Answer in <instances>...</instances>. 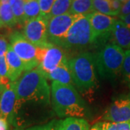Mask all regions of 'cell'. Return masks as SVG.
Returning a JSON list of instances; mask_svg holds the SVG:
<instances>
[{"mask_svg":"<svg viewBox=\"0 0 130 130\" xmlns=\"http://www.w3.org/2000/svg\"><path fill=\"white\" fill-rule=\"evenodd\" d=\"M51 88L43 72L38 67L25 71L16 81L14 120L17 113L23 109L48 108L51 105Z\"/></svg>","mask_w":130,"mask_h":130,"instance_id":"1","label":"cell"},{"mask_svg":"<svg viewBox=\"0 0 130 130\" xmlns=\"http://www.w3.org/2000/svg\"><path fill=\"white\" fill-rule=\"evenodd\" d=\"M51 92L52 108L59 117L79 118L85 116V103L73 85L52 81Z\"/></svg>","mask_w":130,"mask_h":130,"instance_id":"2","label":"cell"},{"mask_svg":"<svg viewBox=\"0 0 130 130\" xmlns=\"http://www.w3.org/2000/svg\"><path fill=\"white\" fill-rule=\"evenodd\" d=\"M124 56V49L108 43L94 54L95 69L103 79H116L121 74Z\"/></svg>","mask_w":130,"mask_h":130,"instance_id":"3","label":"cell"},{"mask_svg":"<svg viewBox=\"0 0 130 130\" xmlns=\"http://www.w3.org/2000/svg\"><path fill=\"white\" fill-rule=\"evenodd\" d=\"M73 83L80 90H90L95 88L97 78L94 55L82 52L68 61Z\"/></svg>","mask_w":130,"mask_h":130,"instance_id":"4","label":"cell"},{"mask_svg":"<svg viewBox=\"0 0 130 130\" xmlns=\"http://www.w3.org/2000/svg\"><path fill=\"white\" fill-rule=\"evenodd\" d=\"M95 43L88 15H82L71 27L58 46L64 50L77 51Z\"/></svg>","mask_w":130,"mask_h":130,"instance_id":"5","label":"cell"},{"mask_svg":"<svg viewBox=\"0 0 130 130\" xmlns=\"http://www.w3.org/2000/svg\"><path fill=\"white\" fill-rule=\"evenodd\" d=\"M9 42L16 54L23 62L25 72L32 70L38 67L46 48H41L34 46L28 41L22 32L19 31L10 33Z\"/></svg>","mask_w":130,"mask_h":130,"instance_id":"6","label":"cell"},{"mask_svg":"<svg viewBox=\"0 0 130 130\" xmlns=\"http://www.w3.org/2000/svg\"><path fill=\"white\" fill-rule=\"evenodd\" d=\"M22 33L28 41L38 48H46L51 44L48 38V20L44 17L26 22Z\"/></svg>","mask_w":130,"mask_h":130,"instance_id":"7","label":"cell"},{"mask_svg":"<svg viewBox=\"0 0 130 130\" xmlns=\"http://www.w3.org/2000/svg\"><path fill=\"white\" fill-rule=\"evenodd\" d=\"M81 16L80 14L68 13L48 19V38L49 43L59 46L73 24Z\"/></svg>","mask_w":130,"mask_h":130,"instance_id":"8","label":"cell"},{"mask_svg":"<svg viewBox=\"0 0 130 130\" xmlns=\"http://www.w3.org/2000/svg\"><path fill=\"white\" fill-rule=\"evenodd\" d=\"M68 59L66 56L64 49L61 47L51 43L46 48L44 55L42 58L38 68L41 70L43 74L50 73L61 64L67 62Z\"/></svg>","mask_w":130,"mask_h":130,"instance_id":"9","label":"cell"},{"mask_svg":"<svg viewBox=\"0 0 130 130\" xmlns=\"http://www.w3.org/2000/svg\"><path fill=\"white\" fill-rule=\"evenodd\" d=\"M110 122L130 121V95H124L114 100L103 116Z\"/></svg>","mask_w":130,"mask_h":130,"instance_id":"10","label":"cell"},{"mask_svg":"<svg viewBox=\"0 0 130 130\" xmlns=\"http://www.w3.org/2000/svg\"><path fill=\"white\" fill-rule=\"evenodd\" d=\"M95 42L102 37H110L113 25L119 20L116 17L109 16L99 12L89 14Z\"/></svg>","mask_w":130,"mask_h":130,"instance_id":"11","label":"cell"},{"mask_svg":"<svg viewBox=\"0 0 130 130\" xmlns=\"http://www.w3.org/2000/svg\"><path fill=\"white\" fill-rule=\"evenodd\" d=\"M16 103V82H9L0 95V118L13 123Z\"/></svg>","mask_w":130,"mask_h":130,"instance_id":"12","label":"cell"},{"mask_svg":"<svg viewBox=\"0 0 130 130\" xmlns=\"http://www.w3.org/2000/svg\"><path fill=\"white\" fill-rule=\"evenodd\" d=\"M111 42L124 51L130 50V29L121 20L116 21L112 29L110 36Z\"/></svg>","mask_w":130,"mask_h":130,"instance_id":"13","label":"cell"},{"mask_svg":"<svg viewBox=\"0 0 130 130\" xmlns=\"http://www.w3.org/2000/svg\"><path fill=\"white\" fill-rule=\"evenodd\" d=\"M8 68V77L10 82L14 83L23 75L25 71V65L12 46L9 44L8 50L5 54Z\"/></svg>","mask_w":130,"mask_h":130,"instance_id":"14","label":"cell"},{"mask_svg":"<svg viewBox=\"0 0 130 130\" xmlns=\"http://www.w3.org/2000/svg\"><path fill=\"white\" fill-rule=\"evenodd\" d=\"M55 130H90L88 121L82 118L69 117L55 121Z\"/></svg>","mask_w":130,"mask_h":130,"instance_id":"15","label":"cell"},{"mask_svg":"<svg viewBox=\"0 0 130 130\" xmlns=\"http://www.w3.org/2000/svg\"><path fill=\"white\" fill-rule=\"evenodd\" d=\"M46 77L47 79H51V81H56L60 83L73 85L68 61L61 64L50 73L46 74Z\"/></svg>","mask_w":130,"mask_h":130,"instance_id":"16","label":"cell"},{"mask_svg":"<svg viewBox=\"0 0 130 130\" xmlns=\"http://www.w3.org/2000/svg\"><path fill=\"white\" fill-rule=\"evenodd\" d=\"M95 12L93 0H73L70 13L80 15H88Z\"/></svg>","mask_w":130,"mask_h":130,"instance_id":"17","label":"cell"},{"mask_svg":"<svg viewBox=\"0 0 130 130\" xmlns=\"http://www.w3.org/2000/svg\"><path fill=\"white\" fill-rule=\"evenodd\" d=\"M0 18L5 27L13 28L18 25L12 7L9 3L0 2Z\"/></svg>","mask_w":130,"mask_h":130,"instance_id":"18","label":"cell"},{"mask_svg":"<svg viewBox=\"0 0 130 130\" xmlns=\"http://www.w3.org/2000/svg\"><path fill=\"white\" fill-rule=\"evenodd\" d=\"M41 16L38 0H27L24 8L25 23L29 20L38 18Z\"/></svg>","mask_w":130,"mask_h":130,"instance_id":"19","label":"cell"},{"mask_svg":"<svg viewBox=\"0 0 130 130\" xmlns=\"http://www.w3.org/2000/svg\"><path fill=\"white\" fill-rule=\"evenodd\" d=\"M72 0H56L51 8L48 20L56 16L70 13Z\"/></svg>","mask_w":130,"mask_h":130,"instance_id":"20","label":"cell"},{"mask_svg":"<svg viewBox=\"0 0 130 130\" xmlns=\"http://www.w3.org/2000/svg\"><path fill=\"white\" fill-rule=\"evenodd\" d=\"M27 0H10L9 4L12 7L18 25H25L24 20V8Z\"/></svg>","mask_w":130,"mask_h":130,"instance_id":"21","label":"cell"},{"mask_svg":"<svg viewBox=\"0 0 130 130\" xmlns=\"http://www.w3.org/2000/svg\"><path fill=\"white\" fill-rule=\"evenodd\" d=\"M93 7L95 12L116 17L111 8L109 0H93Z\"/></svg>","mask_w":130,"mask_h":130,"instance_id":"22","label":"cell"},{"mask_svg":"<svg viewBox=\"0 0 130 130\" xmlns=\"http://www.w3.org/2000/svg\"><path fill=\"white\" fill-rule=\"evenodd\" d=\"M121 74L123 76L124 82L130 89V50L125 51V56Z\"/></svg>","mask_w":130,"mask_h":130,"instance_id":"23","label":"cell"},{"mask_svg":"<svg viewBox=\"0 0 130 130\" xmlns=\"http://www.w3.org/2000/svg\"><path fill=\"white\" fill-rule=\"evenodd\" d=\"M103 130H130V121L103 122Z\"/></svg>","mask_w":130,"mask_h":130,"instance_id":"24","label":"cell"},{"mask_svg":"<svg viewBox=\"0 0 130 130\" xmlns=\"http://www.w3.org/2000/svg\"><path fill=\"white\" fill-rule=\"evenodd\" d=\"M0 77L5 85L10 82L8 77V68L5 56H0Z\"/></svg>","mask_w":130,"mask_h":130,"instance_id":"25","label":"cell"},{"mask_svg":"<svg viewBox=\"0 0 130 130\" xmlns=\"http://www.w3.org/2000/svg\"><path fill=\"white\" fill-rule=\"evenodd\" d=\"M55 1L56 0H38L42 17H44L48 20V17Z\"/></svg>","mask_w":130,"mask_h":130,"instance_id":"26","label":"cell"},{"mask_svg":"<svg viewBox=\"0 0 130 130\" xmlns=\"http://www.w3.org/2000/svg\"><path fill=\"white\" fill-rule=\"evenodd\" d=\"M9 46V42L3 35H0V56H5Z\"/></svg>","mask_w":130,"mask_h":130,"instance_id":"27","label":"cell"},{"mask_svg":"<svg viewBox=\"0 0 130 130\" xmlns=\"http://www.w3.org/2000/svg\"><path fill=\"white\" fill-rule=\"evenodd\" d=\"M55 120L48 122V124H45L43 125L34 126L32 127L28 128L24 130H55L54 129V124H55Z\"/></svg>","mask_w":130,"mask_h":130,"instance_id":"28","label":"cell"},{"mask_svg":"<svg viewBox=\"0 0 130 130\" xmlns=\"http://www.w3.org/2000/svg\"><path fill=\"white\" fill-rule=\"evenodd\" d=\"M109 2H110V5H111L112 11L116 14V16H119L121 7L124 4L119 0H109Z\"/></svg>","mask_w":130,"mask_h":130,"instance_id":"29","label":"cell"},{"mask_svg":"<svg viewBox=\"0 0 130 130\" xmlns=\"http://www.w3.org/2000/svg\"><path fill=\"white\" fill-rule=\"evenodd\" d=\"M129 14H130V0H128L126 3L123 5L118 18H121Z\"/></svg>","mask_w":130,"mask_h":130,"instance_id":"30","label":"cell"},{"mask_svg":"<svg viewBox=\"0 0 130 130\" xmlns=\"http://www.w3.org/2000/svg\"><path fill=\"white\" fill-rule=\"evenodd\" d=\"M0 130H8V121L0 118Z\"/></svg>","mask_w":130,"mask_h":130,"instance_id":"31","label":"cell"},{"mask_svg":"<svg viewBox=\"0 0 130 130\" xmlns=\"http://www.w3.org/2000/svg\"><path fill=\"white\" fill-rule=\"evenodd\" d=\"M119 19L121 20V21L124 23L126 26L130 29V14H127V15H126L124 17H122L121 18Z\"/></svg>","mask_w":130,"mask_h":130,"instance_id":"32","label":"cell"},{"mask_svg":"<svg viewBox=\"0 0 130 130\" xmlns=\"http://www.w3.org/2000/svg\"><path fill=\"white\" fill-rule=\"evenodd\" d=\"M90 130H103V122H99L93 125Z\"/></svg>","mask_w":130,"mask_h":130,"instance_id":"33","label":"cell"},{"mask_svg":"<svg viewBox=\"0 0 130 130\" xmlns=\"http://www.w3.org/2000/svg\"><path fill=\"white\" fill-rule=\"evenodd\" d=\"M5 86H6V85L3 84L2 81V79H1V77H0V95L2 94V93L3 92V90H5Z\"/></svg>","mask_w":130,"mask_h":130,"instance_id":"34","label":"cell"},{"mask_svg":"<svg viewBox=\"0 0 130 130\" xmlns=\"http://www.w3.org/2000/svg\"><path fill=\"white\" fill-rule=\"evenodd\" d=\"M5 24L3 23V22L2 21V20H1V18H0V29H2V28H5Z\"/></svg>","mask_w":130,"mask_h":130,"instance_id":"35","label":"cell"},{"mask_svg":"<svg viewBox=\"0 0 130 130\" xmlns=\"http://www.w3.org/2000/svg\"><path fill=\"white\" fill-rule=\"evenodd\" d=\"M10 0H0L1 3H9Z\"/></svg>","mask_w":130,"mask_h":130,"instance_id":"36","label":"cell"},{"mask_svg":"<svg viewBox=\"0 0 130 130\" xmlns=\"http://www.w3.org/2000/svg\"><path fill=\"white\" fill-rule=\"evenodd\" d=\"M119 1H120V2H122L123 4H124V3H126V2H127L128 0H119Z\"/></svg>","mask_w":130,"mask_h":130,"instance_id":"37","label":"cell"},{"mask_svg":"<svg viewBox=\"0 0 130 130\" xmlns=\"http://www.w3.org/2000/svg\"><path fill=\"white\" fill-rule=\"evenodd\" d=\"M72 1H73V0H72Z\"/></svg>","mask_w":130,"mask_h":130,"instance_id":"38","label":"cell"}]
</instances>
